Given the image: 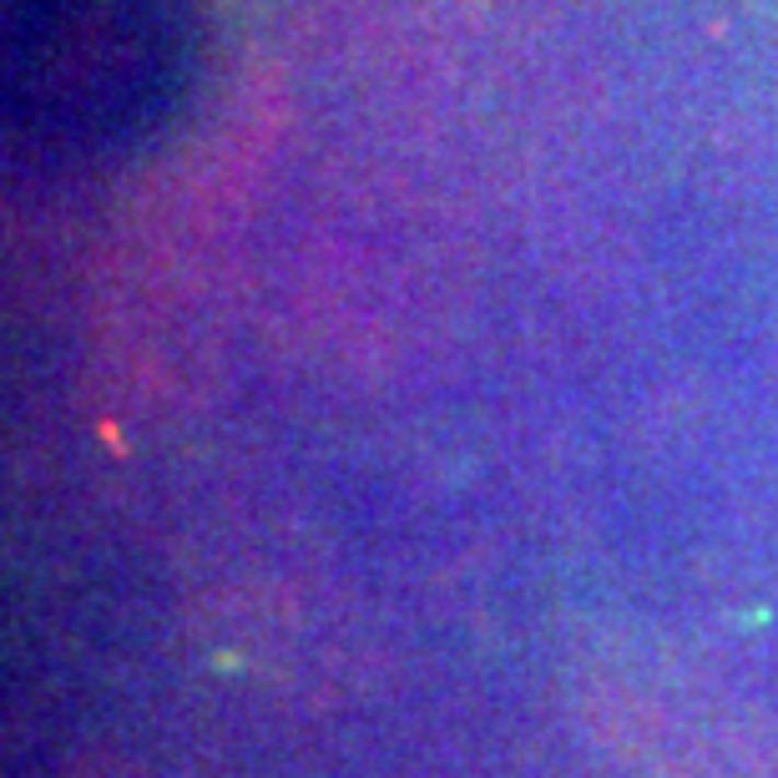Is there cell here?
Returning a JSON list of instances; mask_svg holds the SVG:
<instances>
[{
	"instance_id": "1",
	"label": "cell",
	"mask_w": 778,
	"mask_h": 778,
	"mask_svg": "<svg viewBox=\"0 0 778 778\" xmlns=\"http://www.w3.org/2000/svg\"><path fill=\"white\" fill-rule=\"evenodd\" d=\"M193 0H5V117L26 158L96 172L183 106Z\"/></svg>"
}]
</instances>
